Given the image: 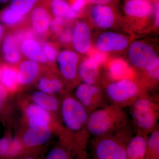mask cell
Returning <instances> with one entry per match:
<instances>
[{"label": "cell", "instance_id": "6da1fadb", "mask_svg": "<svg viewBox=\"0 0 159 159\" xmlns=\"http://www.w3.org/2000/svg\"><path fill=\"white\" fill-rule=\"evenodd\" d=\"M62 96L60 118L63 131L60 136V143L77 159H88L87 147L91 135L87 125L89 114L74 96L68 93Z\"/></svg>", "mask_w": 159, "mask_h": 159}, {"label": "cell", "instance_id": "7a4b0ae2", "mask_svg": "<svg viewBox=\"0 0 159 159\" xmlns=\"http://www.w3.org/2000/svg\"><path fill=\"white\" fill-rule=\"evenodd\" d=\"M131 124L123 108L110 104L91 112L88 120V130L94 137L110 134Z\"/></svg>", "mask_w": 159, "mask_h": 159}, {"label": "cell", "instance_id": "3957f363", "mask_svg": "<svg viewBox=\"0 0 159 159\" xmlns=\"http://www.w3.org/2000/svg\"><path fill=\"white\" fill-rule=\"evenodd\" d=\"M132 125L110 134L93 137L91 141L93 159H126V146L133 136Z\"/></svg>", "mask_w": 159, "mask_h": 159}, {"label": "cell", "instance_id": "277c9868", "mask_svg": "<svg viewBox=\"0 0 159 159\" xmlns=\"http://www.w3.org/2000/svg\"><path fill=\"white\" fill-rule=\"evenodd\" d=\"M132 125L136 132L149 134L158 126L159 99L146 95L129 107Z\"/></svg>", "mask_w": 159, "mask_h": 159}, {"label": "cell", "instance_id": "5b68a950", "mask_svg": "<svg viewBox=\"0 0 159 159\" xmlns=\"http://www.w3.org/2000/svg\"><path fill=\"white\" fill-rule=\"evenodd\" d=\"M104 92L111 104L122 108L129 107L139 97L148 95L147 91L139 82L129 78L109 83Z\"/></svg>", "mask_w": 159, "mask_h": 159}, {"label": "cell", "instance_id": "8992f818", "mask_svg": "<svg viewBox=\"0 0 159 159\" xmlns=\"http://www.w3.org/2000/svg\"><path fill=\"white\" fill-rule=\"evenodd\" d=\"M27 127L20 138L25 152L37 150L47 143L54 129L46 122L33 119H26Z\"/></svg>", "mask_w": 159, "mask_h": 159}, {"label": "cell", "instance_id": "52a82bcc", "mask_svg": "<svg viewBox=\"0 0 159 159\" xmlns=\"http://www.w3.org/2000/svg\"><path fill=\"white\" fill-rule=\"evenodd\" d=\"M132 64L141 72L152 70L159 67V58L151 46L140 41L130 44L128 51Z\"/></svg>", "mask_w": 159, "mask_h": 159}, {"label": "cell", "instance_id": "ba28073f", "mask_svg": "<svg viewBox=\"0 0 159 159\" xmlns=\"http://www.w3.org/2000/svg\"><path fill=\"white\" fill-rule=\"evenodd\" d=\"M74 96L89 114L107 105L105 92L99 84L82 83L76 88Z\"/></svg>", "mask_w": 159, "mask_h": 159}, {"label": "cell", "instance_id": "9c48e42d", "mask_svg": "<svg viewBox=\"0 0 159 159\" xmlns=\"http://www.w3.org/2000/svg\"><path fill=\"white\" fill-rule=\"evenodd\" d=\"M79 60L77 53L71 50H64L58 54L56 61L60 73L66 82L73 84L79 79Z\"/></svg>", "mask_w": 159, "mask_h": 159}, {"label": "cell", "instance_id": "30bf717a", "mask_svg": "<svg viewBox=\"0 0 159 159\" xmlns=\"http://www.w3.org/2000/svg\"><path fill=\"white\" fill-rule=\"evenodd\" d=\"M128 45L127 38L122 34L112 31H107L100 34L96 42L97 49L104 53L123 51Z\"/></svg>", "mask_w": 159, "mask_h": 159}, {"label": "cell", "instance_id": "8fae6325", "mask_svg": "<svg viewBox=\"0 0 159 159\" xmlns=\"http://www.w3.org/2000/svg\"><path fill=\"white\" fill-rule=\"evenodd\" d=\"M31 28L35 35L44 36L50 29L51 12L44 5H36L30 13Z\"/></svg>", "mask_w": 159, "mask_h": 159}, {"label": "cell", "instance_id": "7c38bea8", "mask_svg": "<svg viewBox=\"0 0 159 159\" xmlns=\"http://www.w3.org/2000/svg\"><path fill=\"white\" fill-rule=\"evenodd\" d=\"M17 68V81L19 88L32 84L39 78L41 64L29 59L20 61Z\"/></svg>", "mask_w": 159, "mask_h": 159}, {"label": "cell", "instance_id": "4fadbf2b", "mask_svg": "<svg viewBox=\"0 0 159 159\" xmlns=\"http://www.w3.org/2000/svg\"><path fill=\"white\" fill-rule=\"evenodd\" d=\"M74 48L78 53L86 54L89 51L92 45L91 31L85 22L79 21L73 30L72 41Z\"/></svg>", "mask_w": 159, "mask_h": 159}, {"label": "cell", "instance_id": "5bb4252c", "mask_svg": "<svg viewBox=\"0 0 159 159\" xmlns=\"http://www.w3.org/2000/svg\"><path fill=\"white\" fill-rule=\"evenodd\" d=\"M20 43L14 32H9L5 35L2 45L3 57L7 63L15 66L21 59L20 50Z\"/></svg>", "mask_w": 159, "mask_h": 159}, {"label": "cell", "instance_id": "9a60e30c", "mask_svg": "<svg viewBox=\"0 0 159 159\" xmlns=\"http://www.w3.org/2000/svg\"><path fill=\"white\" fill-rule=\"evenodd\" d=\"M31 102L60 119L61 99L56 96L35 91L30 96Z\"/></svg>", "mask_w": 159, "mask_h": 159}, {"label": "cell", "instance_id": "2e32d148", "mask_svg": "<svg viewBox=\"0 0 159 159\" xmlns=\"http://www.w3.org/2000/svg\"><path fill=\"white\" fill-rule=\"evenodd\" d=\"M21 54L27 58L40 64L48 63L43 51L42 46L35 38L26 39L20 44Z\"/></svg>", "mask_w": 159, "mask_h": 159}, {"label": "cell", "instance_id": "e0dca14e", "mask_svg": "<svg viewBox=\"0 0 159 159\" xmlns=\"http://www.w3.org/2000/svg\"><path fill=\"white\" fill-rule=\"evenodd\" d=\"M153 10V6L149 0H127L124 6L125 14L136 18L149 17Z\"/></svg>", "mask_w": 159, "mask_h": 159}, {"label": "cell", "instance_id": "ac0fdd59", "mask_svg": "<svg viewBox=\"0 0 159 159\" xmlns=\"http://www.w3.org/2000/svg\"><path fill=\"white\" fill-rule=\"evenodd\" d=\"M91 16L94 23L101 29H109L115 23L113 10L107 5H94L91 9Z\"/></svg>", "mask_w": 159, "mask_h": 159}, {"label": "cell", "instance_id": "d6986e66", "mask_svg": "<svg viewBox=\"0 0 159 159\" xmlns=\"http://www.w3.org/2000/svg\"><path fill=\"white\" fill-rule=\"evenodd\" d=\"M78 75L79 79L83 83L89 84H99V66L92 58L84 60L79 65Z\"/></svg>", "mask_w": 159, "mask_h": 159}, {"label": "cell", "instance_id": "ffe728a7", "mask_svg": "<svg viewBox=\"0 0 159 159\" xmlns=\"http://www.w3.org/2000/svg\"><path fill=\"white\" fill-rule=\"evenodd\" d=\"M148 135L136 132L126 146V159H145Z\"/></svg>", "mask_w": 159, "mask_h": 159}, {"label": "cell", "instance_id": "44dd1931", "mask_svg": "<svg viewBox=\"0 0 159 159\" xmlns=\"http://www.w3.org/2000/svg\"><path fill=\"white\" fill-rule=\"evenodd\" d=\"M0 84L8 91L10 95L19 88L17 81V68L7 63H0Z\"/></svg>", "mask_w": 159, "mask_h": 159}, {"label": "cell", "instance_id": "7402d4cb", "mask_svg": "<svg viewBox=\"0 0 159 159\" xmlns=\"http://www.w3.org/2000/svg\"><path fill=\"white\" fill-rule=\"evenodd\" d=\"M37 88L38 90L54 96L64 92L63 81L52 74L39 77L37 80Z\"/></svg>", "mask_w": 159, "mask_h": 159}, {"label": "cell", "instance_id": "603a6c76", "mask_svg": "<svg viewBox=\"0 0 159 159\" xmlns=\"http://www.w3.org/2000/svg\"><path fill=\"white\" fill-rule=\"evenodd\" d=\"M48 6L50 12L51 11L54 16L61 17L65 20H72L78 15L65 0H48Z\"/></svg>", "mask_w": 159, "mask_h": 159}, {"label": "cell", "instance_id": "cb8c5ba5", "mask_svg": "<svg viewBox=\"0 0 159 159\" xmlns=\"http://www.w3.org/2000/svg\"><path fill=\"white\" fill-rule=\"evenodd\" d=\"M25 17L15 11L10 6L0 11V21L9 27H15L21 25L25 21Z\"/></svg>", "mask_w": 159, "mask_h": 159}, {"label": "cell", "instance_id": "d4e9b609", "mask_svg": "<svg viewBox=\"0 0 159 159\" xmlns=\"http://www.w3.org/2000/svg\"><path fill=\"white\" fill-rule=\"evenodd\" d=\"M148 137L145 159H159V125Z\"/></svg>", "mask_w": 159, "mask_h": 159}, {"label": "cell", "instance_id": "484cf974", "mask_svg": "<svg viewBox=\"0 0 159 159\" xmlns=\"http://www.w3.org/2000/svg\"><path fill=\"white\" fill-rule=\"evenodd\" d=\"M39 0H11L10 6L15 11L26 16L30 13Z\"/></svg>", "mask_w": 159, "mask_h": 159}, {"label": "cell", "instance_id": "4316f807", "mask_svg": "<svg viewBox=\"0 0 159 159\" xmlns=\"http://www.w3.org/2000/svg\"><path fill=\"white\" fill-rule=\"evenodd\" d=\"M73 156L72 152L60 143L49 151L44 159H72Z\"/></svg>", "mask_w": 159, "mask_h": 159}, {"label": "cell", "instance_id": "83f0119b", "mask_svg": "<svg viewBox=\"0 0 159 159\" xmlns=\"http://www.w3.org/2000/svg\"><path fill=\"white\" fill-rule=\"evenodd\" d=\"M25 152V148L20 138H11L9 151L5 159H18Z\"/></svg>", "mask_w": 159, "mask_h": 159}, {"label": "cell", "instance_id": "f1b7e54d", "mask_svg": "<svg viewBox=\"0 0 159 159\" xmlns=\"http://www.w3.org/2000/svg\"><path fill=\"white\" fill-rule=\"evenodd\" d=\"M127 66L125 62L121 60L115 61L110 66V75L114 80H118L125 78Z\"/></svg>", "mask_w": 159, "mask_h": 159}, {"label": "cell", "instance_id": "f546056e", "mask_svg": "<svg viewBox=\"0 0 159 159\" xmlns=\"http://www.w3.org/2000/svg\"><path fill=\"white\" fill-rule=\"evenodd\" d=\"M42 46L48 63L53 64L55 62L59 54L57 46L51 42H45L43 43Z\"/></svg>", "mask_w": 159, "mask_h": 159}, {"label": "cell", "instance_id": "4dcf8cb0", "mask_svg": "<svg viewBox=\"0 0 159 159\" xmlns=\"http://www.w3.org/2000/svg\"><path fill=\"white\" fill-rule=\"evenodd\" d=\"M9 95L8 91L0 84V119L6 112Z\"/></svg>", "mask_w": 159, "mask_h": 159}, {"label": "cell", "instance_id": "1f68e13d", "mask_svg": "<svg viewBox=\"0 0 159 159\" xmlns=\"http://www.w3.org/2000/svg\"><path fill=\"white\" fill-rule=\"evenodd\" d=\"M65 20L62 18L54 16L51 18L49 29L54 34H58L64 28Z\"/></svg>", "mask_w": 159, "mask_h": 159}, {"label": "cell", "instance_id": "d6a6232c", "mask_svg": "<svg viewBox=\"0 0 159 159\" xmlns=\"http://www.w3.org/2000/svg\"><path fill=\"white\" fill-rule=\"evenodd\" d=\"M58 40L64 45H68L72 43L73 37V30L70 28L63 29L57 34Z\"/></svg>", "mask_w": 159, "mask_h": 159}, {"label": "cell", "instance_id": "836d02e7", "mask_svg": "<svg viewBox=\"0 0 159 159\" xmlns=\"http://www.w3.org/2000/svg\"><path fill=\"white\" fill-rule=\"evenodd\" d=\"M11 138L7 135L0 139V159H5L7 156Z\"/></svg>", "mask_w": 159, "mask_h": 159}, {"label": "cell", "instance_id": "e575fe53", "mask_svg": "<svg viewBox=\"0 0 159 159\" xmlns=\"http://www.w3.org/2000/svg\"><path fill=\"white\" fill-rule=\"evenodd\" d=\"M86 3V0H72L70 6L73 10L79 14Z\"/></svg>", "mask_w": 159, "mask_h": 159}, {"label": "cell", "instance_id": "d590c367", "mask_svg": "<svg viewBox=\"0 0 159 159\" xmlns=\"http://www.w3.org/2000/svg\"><path fill=\"white\" fill-rule=\"evenodd\" d=\"M37 150L26 152L18 159H36V152Z\"/></svg>", "mask_w": 159, "mask_h": 159}, {"label": "cell", "instance_id": "8d00e7d4", "mask_svg": "<svg viewBox=\"0 0 159 159\" xmlns=\"http://www.w3.org/2000/svg\"><path fill=\"white\" fill-rule=\"evenodd\" d=\"M104 56H105L104 54L102 53H96V54H93L91 58L95 61L100 66L104 61Z\"/></svg>", "mask_w": 159, "mask_h": 159}, {"label": "cell", "instance_id": "74e56055", "mask_svg": "<svg viewBox=\"0 0 159 159\" xmlns=\"http://www.w3.org/2000/svg\"><path fill=\"white\" fill-rule=\"evenodd\" d=\"M113 0H86V2L89 4L94 5H107L111 3Z\"/></svg>", "mask_w": 159, "mask_h": 159}, {"label": "cell", "instance_id": "f35d334b", "mask_svg": "<svg viewBox=\"0 0 159 159\" xmlns=\"http://www.w3.org/2000/svg\"><path fill=\"white\" fill-rule=\"evenodd\" d=\"M155 23L156 24L157 26H159V2H157L155 5Z\"/></svg>", "mask_w": 159, "mask_h": 159}, {"label": "cell", "instance_id": "ab89813d", "mask_svg": "<svg viewBox=\"0 0 159 159\" xmlns=\"http://www.w3.org/2000/svg\"><path fill=\"white\" fill-rule=\"evenodd\" d=\"M3 32H4L3 28L2 26L0 25V41H1V40L2 39V37Z\"/></svg>", "mask_w": 159, "mask_h": 159}, {"label": "cell", "instance_id": "60d3db41", "mask_svg": "<svg viewBox=\"0 0 159 159\" xmlns=\"http://www.w3.org/2000/svg\"><path fill=\"white\" fill-rule=\"evenodd\" d=\"M11 0H0V4L2 5H5V4H7L10 2Z\"/></svg>", "mask_w": 159, "mask_h": 159}]
</instances>
